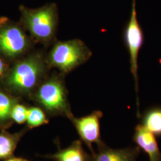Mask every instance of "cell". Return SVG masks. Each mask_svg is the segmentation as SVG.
<instances>
[{
    "mask_svg": "<svg viewBox=\"0 0 161 161\" xmlns=\"http://www.w3.org/2000/svg\"><path fill=\"white\" fill-rule=\"evenodd\" d=\"M44 70L41 58L32 56L17 63L5 80L8 92L17 96H29L40 85Z\"/></svg>",
    "mask_w": 161,
    "mask_h": 161,
    "instance_id": "1",
    "label": "cell"
},
{
    "mask_svg": "<svg viewBox=\"0 0 161 161\" xmlns=\"http://www.w3.org/2000/svg\"><path fill=\"white\" fill-rule=\"evenodd\" d=\"M31 97L50 116H62L70 119L74 116L64 85L58 78H52L40 84Z\"/></svg>",
    "mask_w": 161,
    "mask_h": 161,
    "instance_id": "2",
    "label": "cell"
},
{
    "mask_svg": "<svg viewBox=\"0 0 161 161\" xmlns=\"http://www.w3.org/2000/svg\"><path fill=\"white\" fill-rule=\"evenodd\" d=\"M22 21L25 28L37 40L47 42L54 36L58 22V8L54 4L30 9L20 7Z\"/></svg>",
    "mask_w": 161,
    "mask_h": 161,
    "instance_id": "3",
    "label": "cell"
},
{
    "mask_svg": "<svg viewBox=\"0 0 161 161\" xmlns=\"http://www.w3.org/2000/svg\"><path fill=\"white\" fill-rule=\"evenodd\" d=\"M92 54L82 41L75 40L57 43L50 52L48 60L53 66L69 72L86 62Z\"/></svg>",
    "mask_w": 161,
    "mask_h": 161,
    "instance_id": "4",
    "label": "cell"
},
{
    "mask_svg": "<svg viewBox=\"0 0 161 161\" xmlns=\"http://www.w3.org/2000/svg\"><path fill=\"white\" fill-rule=\"evenodd\" d=\"M124 38L130 55L131 72L135 82L136 90L138 94V53L143 44L144 35L137 17L136 0H132L131 14L124 30Z\"/></svg>",
    "mask_w": 161,
    "mask_h": 161,
    "instance_id": "5",
    "label": "cell"
},
{
    "mask_svg": "<svg viewBox=\"0 0 161 161\" xmlns=\"http://www.w3.org/2000/svg\"><path fill=\"white\" fill-rule=\"evenodd\" d=\"M103 115L102 111L95 110L80 118L72 116L69 119L75 127L81 142L86 144L92 154L95 153L92 144H96L98 147L104 143L100 134V120Z\"/></svg>",
    "mask_w": 161,
    "mask_h": 161,
    "instance_id": "6",
    "label": "cell"
},
{
    "mask_svg": "<svg viewBox=\"0 0 161 161\" xmlns=\"http://www.w3.org/2000/svg\"><path fill=\"white\" fill-rule=\"evenodd\" d=\"M29 47V40L22 29L16 25L5 23L0 26V53L6 57L20 56Z\"/></svg>",
    "mask_w": 161,
    "mask_h": 161,
    "instance_id": "7",
    "label": "cell"
},
{
    "mask_svg": "<svg viewBox=\"0 0 161 161\" xmlns=\"http://www.w3.org/2000/svg\"><path fill=\"white\" fill-rule=\"evenodd\" d=\"M97 147V152L91 154L90 161H137L141 152L138 146L112 149L104 143Z\"/></svg>",
    "mask_w": 161,
    "mask_h": 161,
    "instance_id": "8",
    "label": "cell"
},
{
    "mask_svg": "<svg viewBox=\"0 0 161 161\" xmlns=\"http://www.w3.org/2000/svg\"><path fill=\"white\" fill-rule=\"evenodd\" d=\"M134 142L147 154L149 161H161V153L155 136L141 124L136 128L132 137Z\"/></svg>",
    "mask_w": 161,
    "mask_h": 161,
    "instance_id": "9",
    "label": "cell"
},
{
    "mask_svg": "<svg viewBox=\"0 0 161 161\" xmlns=\"http://www.w3.org/2000/svg\"><path fill=\"white\" fill-rule=\"evenodd\" d=\"M44 157L54 161H90L91 155L84 149L81 140H77L68 147Z\"/></svg>",
    "mask_w": 161,
    "mask_h": 161,
    "instance_id": "10",
    "label": "cell"
},
{
    "mask_svg": "<svg viewBox=\"0 0 161 161\" xmlns=\"http://www.w3.org/2000/svg\"><path fill=\"white\" fill-rule=\"evenodd\" d=\"M29 130L26 126L14 133L8 132L6 130H0V159L6 160L14 156L19 143Z\"/></svg>",
    "mask_w": 161,
    "mask_h": 161,
    "instance_id": "11",
    "label": "cell"
},
{
    "mask_svg": "<svg viewBox=\"0 0 161 161\" xmlns=\"http://www.w3.org/2000/svg\"><path fill=\"white\" fill-rule=\"evenodd\" d=\"M19 103L17 97L10 92L0 90V130H7L12 127L14 122L11 117L12 109Z\"/></svg>",
    "mask_w": 161,
    "mask_h": 161,
    "instance_id": "12",
    "label": "cell"
},
{
    "mask_svg": "<svg viewBox=\"0 0 161 161\" xmlns=\"http://www.w3.org/2000/svg\"><path fill=\"white\" fill-rule=\"evenodd\" d=\"M141 125L155 137H161V106L146 110L142 115Z\"/></svg>",
    "mask_w": 161,
    "mask_h": 161,
    "instance_id": "13",
    "label": "cell"
},
{
    "mask_svg": "<svg viewBox=\"0 0 161 161\" xmlns=\"http://www.w3.org/2000/svg\"><path fill=\"white\" fill-rule=\"evenodd\" d=\"M26 127L31 130L49 123V119L40 108L32 106L28 108Z\"/></svg>",
    "mask_w": 161,
    "mask_h": 161,
    "instance_id": "14",
    "label": "cell"
},
{
    "mask_svg": "<svg viewBox=\"0 0 161 161\" xmlns=\"http://www.w3.org/2000/svg\"><path fill=\"white\" fill-rule=\"evenodd\" d=\"M28 108L25 105L17 103L12 109L11 117L14 122L18 124H23L27 120Z\"/></svg>",
    "mask_w": 161,
    "mask_h": 161,
    "instance_id": "15",
    "label": "cell"
},
{
    "mask_svg": "<svg viewBox=\"0 0 161 161\" xmlns=\"http://www.w3.org/2000/svg\"><path fill=\"white\" fill-rule=\"evenodd\" d=\"M6 70V64L1 58H0V80L3 78Z\"/></svg>",
    "mask_w": 161,
    "mask_h": 161,
    "instance_id": "16",
    "label": "cell"
},
{
    "mask_svg": "<svg viewBox=\"0 0 161 161\" xmlns=\"http://www.w3.org/2000/svg\"><path fill=\"white\" fill-rule=\"evenodd\" d=\"M4 161H30L27 159L23 158H20V157H14L13 156L10 158H8L7 159H6Z\"/></svg>",
    "mask_w": 161,
    "mask_h": 161,
    "instance_id": "17",
    "label": "cell"
}]
</instances>
